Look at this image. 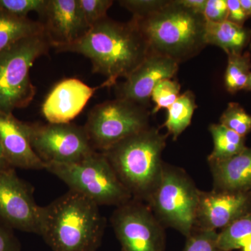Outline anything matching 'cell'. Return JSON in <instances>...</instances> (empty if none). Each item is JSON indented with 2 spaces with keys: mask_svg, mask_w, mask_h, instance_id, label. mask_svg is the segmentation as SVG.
Here are the masks:
<instances>
[{
  "mask_svg": "<svg viewBox=\"0 0 251 251\" xmlns=\"http://www.w3.org/2000/svg\"><path fill=\"white\" fill-rule=\"evenodd\" d=\"M79 6L86 25L90 29L107 17V12L113 4L111 0H78Z\"/></svg>",
  "mask_w": 251,
  "mask_h": 251,
  "instance_id": "obj_27",
  "label": "cell"
},
{
  "mask_svg": "<svg viewBox=\"0 0 251 251\" xmlns=\"http://www.w3.org/2000/svg\"><path fill=\"white\" fill-rule=\"evenodd\" d=\"M105 225L98 204L69 190L41 206L38 234L52 251H97Z\"/></svg>",
  "mask_w": 251,
  "mask_h": 251,
  "instance_id": "obj_2",
  "label": "cell"
},
{
  "mask_svg": "<svg viewBox=\"0 0 251 251\" xmlns=\"http://www.w3.org/2000/svg\"><path fill=\"white\" fill-rule=\"evenodd\" d=\"M12 168L13 167L10 166L7 160L5 158L2 148H1V145H0V171H4V170H7Z\"/></svg>",
  "mask_w": 251,
  "mask_h": 251,
  "instance_id": "obj_34",
  "label": "cell"
},
{
  "mask_svg": "<svg viewBox=\"0 0 251 251\" xmlns=\"http://www.w3.org/2000/svg\"><path fill=\"white\" fill-rule=\"evenodd\" d=\"M151 114L145 107L116 98L96 105L84 127L94 150L102 153L150 127Z\"/></svg>",
  "mask_w": 251,
  "mask_h": 251,
  "instance_id": "obj_8",
  "label": "cell"
},
{
  "mask_svg": "<svg viewBox=\"0 0 251 251\" xmlns=\"http://www.w3.org/2000/svg\"><path fill=\"white\" fill-rule=\"evenodd\" d=\"M209 132L214 142V149L207 157V162L224 161L244 151L246 138L221 124L209 126Z\"/></svg>",
  "mask_w": 251,
  "mask_h": 251,
  "instance_id": "obj_21",
  "label": "cell"
},
{
  "mask_svg": "<svg viewBox=\"0 0 251 251\" xmlns=\"http://www.w3.org/2000/svg\"><path fill=\"white\" fill-rule=\"evenodd\" d=\"M247 91H251V72L249 74V78H248L247 86H246L245 90Z\"/></svg>",
  "mask_w": 251,
  "mask_h": 251,
  "instance_id": "obj_36",
  "label": "cell"
},
{
  "mask_svg": "<svg viewBox=\"0 0 251 251\" xmlns=\"http://www.w3.org/2000/svg\"><path fill=\"white\" fill-rule=\"evenodd\" d=\"M100 86L92 87L77 78L64 79L58 82L46 97L42 113L49 123L69 124L78 116Z\"/></svg>",
  "mask_w": 251,
  "mask_h": 251,
  "instance_id": "obj_15",
  "label": "cell"
},
{
  "mask_svg": "<svg viewBox=\"0 0 251 251\" xmlns=\"http://www.w3.org/2000/svg\"><path fill=\"white\" fill-rule=\"evenodd\" d=\"M167 133L148 127L102 152L133 199L146 203L161 178Z\"/></svg>",
  "mask_w": 251,
  "mask_h": 251,
  "instance_id": "obj_4",
  "label": "cell"
},
{
  "mask_svg": "<svg viewBox=\"0 0 251 251\" xmlns=\"http://www.w3.org/2000/svg\"><path fill=\"white\" fill-rule=\"evenodd\" d=\"M11 229L0 221V251H21V244Z\"/></svg>",
  "mask_w": 251,
  "mask_h": 251,
  "instance_id": "obj_31",
  "label": "cell"
},
{
  "mask_svg": "<svg viewBox=\"0 0 251 251\" xmlns=\"http://www.w3.org/2000/svg\"><path fill=\"white\" fill-rule=\"evenodd\" d=\"M41 208L32 187L18 177L15 168L0 171L1 222L11 228L38 234Z\"/></svg>",
  "mask_w": 251,
  "mask_h": 251,
  "instance_id": "obj_11",
  "label": "cell"
},
{
  "mask_svg": "<svg viewBox=\"0 0 251 251\" xmlns=\"http://www.w3.org/2000/svg\"><path fill=\"white\" fill-rule=\"evenodd\" d=\"M220 124L245 138L251 133V115L238 103H228L220 117Z\"/></svg>",
  "mask_w": 251,
  "mask_h": 251,
  "instance_id": "obj_24",
  "label": "cell"
},
{
  "mask_svg": "<svg viewBox=\"0 0 251 251\" xmlns=\"http://www.w3.org/2000/svg\"><path fill=\"white\" fill-rule=\"evenodd\" d=\"M198 108L196 96L191 91L180 94L171 106L167 109V118L162 127L166 128L167 134L176 141L181 133L191 125L195 110Z\"/></svg>",
  "mask_w": 251,
  "mask_h": 251,
  "instance_id": "obj_20",
  "label": "cell"
},
{
  "mask_svg": "<svg viewBox=\"0 0 251 251\" xmlns=\"http://www.w3.org/2000/svg\"><path fill=\"white\" fill-rule=\"evenodd\" d=\"M226 1H227V9H228L227 21L237 25L244 27V23L249 18L243 9L240 1L239 0H226Z\"/></svg>",
  "mask_w": 251,
  "mask_h": 251,
  "instance_id": "obj_32",
  "label": "cell"
},
{
  "mask_svg": "<svg viewBox=\"0 0 251 251\" xmlns=\"http://www.w3.org/2000/svg\"><path fill=\"white\" fill-rule=\"evenodd\" d=\"M40 22L54 49L74 44L87 32L78 0H48Z\"/></svg>",
  "mask_w": 251,
  "mask_h": 251,
  "instance_id": "obj_14",
  "label": "cell"
},
{
  "mask_svg": "<svg viewBox=\"0 0 251 251\" xmlns=\"http://www.w3.org/2000/svg\"><path fill=\"white\" fill-rule=\"evenodd\" d=\"M200 191L183 168L165 162L158 184L146 204L165 227L187 237L194 228Z\"/></svg>",
  "mask_w": 251,
  "mask_h": 251,
  "instance_id": "obj_6",
  "label": "cell"
},
{
  "mask_svg": "<svg viewBox=\"0 0 251 251\" xmlns=\"http://www.w3.org/2000/svg\"><path fill=\"white\" fill-rule=\"evenodd\" d=\"M132 21L141 33L150 52L166 56L181 64L196 57L206 46V19L168 0L161 9Z\"/></svg>",
  "mask_w": 251,
  "mask_h": 251,
  "instance_id": "obj_3",
  "label": "cell"
},
{
  "mask_svg": "<svg viewBox=\"0 0 251 251\" xmlns=\"http://www.w3.org/2000/svg\"><path fill=\"white\" fill-rule=\"evenodd\" d=\"M0 145L13 168L45 170V163L31 148L29 123L20 121L13 113L0 112Z\"/></svg>",
  "mask_w": 251,
  "mask_h": 251,
  "instance_id": "obj_16",
  "label": "cell"
},
{
  "mask_svg": "<svg viewBox=\"0 0 251 251\" xmlns=\"http://www.w3.org/2000/svg\"><path fill=\"white\" fill-rule=\"evenodd\" d=\"M110 223L122 251H165V227L146 203L132 198L117 206Z\"/></svg>",
  "mask_w": 251,
  "mask_h": 251,
  "instance_id": "obj_10",
  "label": "cell"
},
{
  "mask_svg": "<svg viewBox=\"0 0 251 251\" xmlns=\"http://www.w3.org/2000/svg\"><path fill=\"white\" fill-rule=\"evenodd\" d=\"M29 126L31 148L46 166L76 163L97 151L84 126L72 123L29 124Z\"/></svg>",
  "mask_w": 251,
  "mask_h": 251,
  "instance_id": "obj_9",
  "label": "cell"
},
{
  "mask_svg": "<svg viewBox=\"0 0 251 251\" xmlns=\"http://www.w3.org/2000/svg\"><path fill=\"white\" fill-rule=\"evenodd\" d=\"M204 16L207 21L223 23L227 21L228 9L226 0H207Z\"/></svg>",
  "mask_w": 251,
  "mask_h": 251,
  "instance_id": "obj_30",
  "label": "cell"
},
{
  "mask_svg": "<svg viewBox=\"0 0 251 251\" xmlns=\"http://www.w3.org/2000/svg\"></svg>",
  "mask_w": 251,
  "mask_h": 251,
  "instance_id": "obj_38",
  "label": "cell"
},
{
  "mask_svg": "<svg viewBox=\"0 0 251 251\" xmlns=\"http://www.w3.org/2000/svg\"><path fill=\"white\" fill-rule=\"evenodd\" d=\"M56 50L82 54L90 59L92 72L106 77L105 87L116 85L122 77L126 78L150 52L134 23L118 22L108 16L74 44Z\"/></svg>",
  "mask_w": 251,
  "mask_h": 251,
  "instance_id": "obj_1",
  "label": "cell"
},
{
  "mask_svg": "<svg viewBox=\"0 0 251 251\" xmlns=\"http://www.w3.org/2000/svg\"><path fill=\"white\" fill-rule=\"evenodd\" d=\"M52 47L46 31L25 38L0 52V112L26 108L36 94L29 75L34 62Z\"/></svg>",
  "mask_w": 251,
  "mask_h": 251,
  "instance_id": "obj_5",
  "label": "cell"
},
{
  "mask_svg": "<svg viewBox=\"0 0 251 251\" xmlns=\"http://www.w3.org/2000/svg\"><path fill=\"white\" fill-rule=\"evenodd\" d=\"M46 171L62 180L71 191L99 206H119L132 199L103 153L96 151L70 164H48Z\"/></svg>",
  "mask_w": 251,
  "mask_h": 251,
  "instance_id": "obj_7",
  "label": "cell"
},
{
  "mask_svg": "<svg viewBox=\"0 0 251 251\" xmlns=\"http://www.w3.org/2000/svg\"><path fill=\"white\" fill-rule=\"evenodd\" d=\"M213 190L232 193H251V148L224 161L208 162Z\"/></svg>",
  "mask_w": 251,
  "mask_h": 251,
  "instance_id": "obj_17",
  "label": "cell"
},
{
  "mask_svg": "<svg viewBox=\"0 0 251 251\" xmlns=\"http://www.w3.org/2000/svg\"><path fill=\"white\" fill-rule=\"evenodd\" d=\"M251 212V193L200 191L194 227L224 229Z\"/></svg>",
  "mask_w": 251,
  "mask_h": 251,
  "instance_id": "obj_13",
  "label": "cell"
},
{
  "mask_svg": "<svg viewBox=\"0 0 251 251\" xmlns=\"http://www.w3.org/2000/svg\"><path fill=\"white\" fill-rule=\"evenodd\" d=\"M248 17H251V0H239Z\"/></svg>",
  "mask_w": 251,
  "mask_h": 251,
  "instance_id": "obj_35",
  "label": "cell"
},
{
  "mask_svg": "<svg viewBox=\"0 0 251 251\" xmlns=\"http://www.w3.org/2000/svg\"><path fill=\"white\" fill-rule=\"evenodd\" d=\"M218 232L194 227L186 238L183 251H223L217 244Z\"/></svg>",
  "mask_w": 251,
  "mask_h": 251,
  "instance_id": "obj_26",
  "label": "cell"
},
{
  "mask_svg": "<svg viewBox=\"0 0 251 251\" xmlns=\"http://www.w3.org/2000/svg\"><path fill=\"white\" fill-rule=\"evenodd\" d=\"M251 40V29L237 25L228 21L212 23L206 21V45L221 48L227 56L243 53Z\"/></svg>",
  "mask_w": 251,
  "mask_h": 251,
  "instance_id": "obj_18",
  "label": "cell"
},
{
  "mask_svg": "<svg viewBox=\"0 0 251 251\" xmlns=\"http://www.w3.org/2000/svg\"><path fill=\"white\" fill-rule=\"evenodd\" d=\"M48 0H0V9L18 17L27 18L29 13L41 14Z\"/></svg>",
  "mask_w": 251,
  "mask_h": 251,
  "instance_id": "obj_28",
  "label": "cell"
},
{
  "mask_svg": "<svg viewBox=\"0 0 251 251\" xmlns=\"http://www.w3.org/2000/svg\"><path fill=\"white\" fill-rule=\"evenodd\" d=\"M227 66L225 74V87L229 93L245 90L251 72V57L249 52L227 56Z\"/></svg>",
  "mask_w": 251,
  "mask_h": 251,
  "instance_id": "obj_23",
  "label": "cell"
},
{
  "mask_svg": "<svg viewBox=\"0 0 251 251\" xmlns=\"http://www.w3.org/2000/svg\"><path fill=\"white\" fill-rule=\"evenodd\" d=\"M181 85L173 79H164L153 88L151 99L154 103L151 113L156 114L161 109H168L176 101L180 96Z\"/></svg>",
  "mask_w": 251,
  "mask_h": 251,
  "instance_id": "obj_25",
  "label": "cell"
},
{
  "mask_svg": "<svg viewBox=\"0 0 251 251\" xmlns=\"http://www.w3.org/2000/svg\"><path fill=\"white\" fill-rule=\"evenodd\" d=\"M243 251H251V240L248 242L244 247L242 248Z\"/></svg>",
  "mask_w": 251,
  "mask_h": 251,
  "instance_id": "obj_37",
  "label": "cell"
},
{
  "mask_svg": "<svg viewBox=\"0 0 251 251\" xmlns=\"http://www.w3.org/2000/svg\"><path fill=\"white\" fill-rule=\"evenodd\" d=\"M178 1L186 9L191 10L193 12L203 15L207 0H178Z\"/></svg>",
  "mask_w": 251,
  "mask_h": 251,
  "instance_id": "obj_33",
  "label": "cell"
},
{
  "mask_svg": "<svg viewBox=\"0 0 251 251\" xmlns=\"http://www.w3.org/2000/svg\"><path fill=\"white\" fill-rule=\"evenodd\" d=\"M179 64L169 57L150 52L143 62L116 87L117 98L125 99L148 108L151 93L164 79H173Z\"/></svg>",
  "mask_w": 251,
  "mask_h": 251,
  "instance_id": "obj_12",
  "label": "cell"
},
{
  "mask_svg": "<svg viewBox=\"0 0 251 251\" xmlns=\"http://www.w3.org/2000/svg\"><path fill=\"white\" fill-rule=\"evenodd\" d=\"M251 240V212L242 216L218 233L217 244L223 251L242 249Z\"/></svg>",
  "mask_w": 251,
  "mask_h": 251,
  "instance_id": "obj_22",
  "label": "cell"
},
{
  "mask_svg": "<svg viewBox=\"0 0 251 251\" xmlns=\"http://www.w3.org/2000/svg\"><path fill=\"white\" fill-rule=\"evenodd\" d=\"M168 0H123L119 3L133 14V17L143 18L161 9Z\"/></svg>",
  "mask_w": 251,
  "mask_h": 251,
  "instance_id": "obj_29",
  "label": "cell"
},
{
  "mask_svg": "<svg viewBox=\"0 0 251 251\" xmlns=\"http://www.w3.org/2000/svg\"><path fill=\"white\" fill-rule=\"evenodd\" d=\"M44 31L40 21L18 17L0 9V52L21 39Z\"/></svg>",
  "mask_w": 251,
  "mask_h": 251,
  "instance_id": "obj_19",
  "label": "cell"
}]
</instances>
